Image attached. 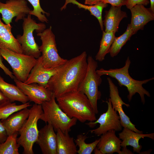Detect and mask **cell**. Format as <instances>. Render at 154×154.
<instances>
[{
    "instance_id": "obj_33",
    "label": "cell",
    "mask_w": 154,
    "mask_h": 154,
    "mask_svg": "<svg viewBox=\"0 0 154 154\" xmlns=\"http://www.w3.org/2000/svg\"><path fill=\"white\" fill-rule=\"evenodd\" d=\"M2 57L0 53V68L3 70L6 75L8 76L11 79H14L15 78V76L13 72L10 71L3 64L2 62Z\"/></svg>"
},
{
    "instance_id": "obj_22",
    "label": "cell",
    "mask_w": 154,
    "mask_h": 154,
    "mask_svg": "<svg viewBox=\"0 0 154 154\" xmlns=\"http://www.w3.org/2000/svg\"><path fill=\"white\" fill-rule=\"evenodd\" d=\"M56 132L57 154H77V146L73 137L68 133H64L59 129Z\"/></svg>"
},
{
    "instance_id": "obj_7",
    "label": "cell",
    "mask_w": 154,
    "mask_h": 154,
    "mask_svg": "<svg viewBox=\"0 0 154 154\" xmlns=\"http://www.w3.org/2000/svg\"><path fill=\"white\" fill-rule=\"evenodd\" d=\"M23 20V34L17 35L16 38L21 45L23 54L37 59L41 56V53L35 41L33 32H41L46 29V25L43 23H37L30 14Z\"/></svg>"
},
{
    "instance_id": "obj_16",
    "label": "cell",
    "mask_w": 154,
    "mask_h": 154,
    "mask_svg": "<svg viewBox=\"0 0 154 154\" xmlns=\"http://www.w3.org/2000/svg\"><path fill=\"white\" fill-rule=\"evenodd\" d=\"M131 18L130 25L133 34L143 29L149 22L154 19V13L142 5H137L130 9Z\"/></svg>"
},
{
    "instance_id": "obj_19",
    "label": "cell",
    "mask_w": 154,
    "mask_h": 154,
    "mask_svg": "<svg viewBox=\"0 0 154 154\" xmlns=\"http://www.w3.org/2000/svg\"><path fill=\"white\" fill-rule=\"evenodd\" d=\"M119 138L121 140V147L130 146L133 147V151L138 153H140L142 146L139 141L142 138L147 137L154 139V133L143 134L136 133L128 128H123L122 131L119 133Z\"/></svg>"
},
{
    "instance_id": "obj_38",
    "label": "cell",
    "mask_w": 154,
    "mask_h": 154,
    "mask_svg": "<svg viewBox=\"0 0 154 154\" xmlns=\"http://www.w3.org/2000/svg\"><path fill=\"white\" fill-rule=\"evenodd\" d=\"M150 6L149 8L154 13V0H150Z\"/></svg>"
},
{
    "instance_id": "obj_3",
    "label": "cell",
    "mask_w": 154,
    "mask_h": 154,
    "mask_svg": "<svg viewBox=\"0 0 154 154\" xmlns=\"http://www.w3.org/2000/svg\"><path fill=\"white\" fill-rule=\"evenodd\" d=\"M131 63V61L128 56L124 66L121 68L110 69L108 70L102 68L96 70V72L101 76L106 75L114 78L117 80L118 84L120 86L126 87L129 93L127 98L129 102L131 101L133 96L137 93L140 97L141 102L144 104L145 103V95L149 97H150L151 95L149 92L143 87V85L153 80L154 78L142 80L133 79L130 76L129 73Z\"/></svg>"
},
{
    "instance_id": "obj_15",
    "label": "cell",
    "mask_w": 154,
    "mask_h": 154,
    "mask_svg": "<svg viewBox=\"0 0 154 154\" xmlns=\"http://www.w3.org/2000/svg\"><path fill=\"white\" fill-rule=\"evenodd\" d=\"M53 127L48 123L39 130L36 142L43 154H57L56 135Z\"/></svg>"
},
{
    "instance_id": "obj_12",
    "label": "cell",
    "mask_w": 154,
    "mask_h": 154,
    "mask_svg": "<svg viewBox=\"0 0 154 154\" xmlns=\"http://www.w3.org/2000/svg\"><path fill=\"white\" fill-rule=\"evenodd\" d=\"M107 80L109 86V98L112 107L119 113L122 127L128 128L136 133H143L142 131L136 128L135 125L131 121L129 118L123 110V105H125L128 108L130 106L129 105L125 103L122 100L119 95L117 86L113 83L110 78L108 77Z\"/></svg>"
},
{
    "instance_id": "obj_24",
    "label": "cell",
    "mask_w": 154,
    "mask_h": 154,
    "mask_svg": "<svg viewBox=\"0 0 154 154\" xmlns=\"http://www.w3.org/2000/svg\"><path fill=\"white\" fill-rule=\"evenodd\" d=\"M70 3L77 5L79 8H83L89 11L91 15L94 16L98 19L101 29L102 31H103L102 13L104 8L108 6V4L100 1L95 5H88L81 3L76 0H65L64 5L60 8L61 11L65 9L67 5Z\"/></svg>"
},
{
    "instance_id": "obj_2",
    "label": "cell",
    "mask_w": 154,
    "mask_h": 154,
    "mask_svg": "<svg viewBox=\"0 0 154 154\" xmlns=\"http://www.w3.org/2000/svg\"><path fill=\"white\" fill-rule=\"evenodd\" d=\"M59 107L70 118L84 123L96 119V114L87 96L78 90L65 94L56 98Z\"/></svg>"
},
{
    "instance_id": "obj_25",
    "label": "cell",
    "mask_w": 154,
    "mask_h": 154,
    "mask_svg": "<svg viewBox=\"0 0 154 154\" xmlns=\"http://www.w3.org/2000/svg\"><path fill=\"white\" fill-rule=\"evenodd\" d=\"M115 34L112 32L103 31L99 49L95 56L96 60L102 62L105 59L106 55L109 53L110 47L116 37Z\"/></svg>"
},
{
    "instance_id": "obj_23",
    "label": "cell",
    "mask_w": 154,
    "mask_h": 154,
    "mask_svg": "<svg viewBox=\"0 0 154 154\" xmlns=\"http://www.w3.org/2000/svg\"><path fill=\"white\" fill-rule=\"evenodd\" d=\"M0 90L11 102L17 101L24 104L29 101L27 96L16 85L6 82L0 75Z\"/></svg>"
},
{
    "instance_id": "obj_29",
    "label": "cell",
    "mask_w": 154,
    "mask_h": 154,
    "mask_svg": "<svg viewBox=\"0 0 154 154\" xmlns=\"http://www.w3.org/2000/svg\"><path fill=\"white\" fill-rule=\"evenodd\" d=\"M31 106L28 102L20 105L13 102L5 104L0 107V120L4 119L13 113Z\"/></svg>"
},
{
    "instance_id": "obj_30",
    "label": "cell",
    "mask_w": 154,
    "mask_h": 154,
    "mask_svg": "<svg viewBox=\"0 0 154 154\" xmlns=\"http://www.w3.org/2000/svg\"><path fill=\"white\" fill-rule=\"evenodd\" d=\"M27 0L31 5L33 8L29 14L37 17L38 19L42 23H48V20L45 14L48 16L50 14L45 11L42 8L40 4V0Z\"/></svg>"
},
{
    "instance_id": "obj_8",
    "label": "cell",
    "mask_w": 154,
    "mask_h": 154,
    "mask_svg": "<svg viewBox=\"0 0 154 154\" xmlns=\"http://www.w3.org/2000/svg\"><path fill=\"white\" fill-rule=\"evenodd\" d=\"M37 35L40 37L42 42L39 49L44 67L50 68L59 67L67 61V60L62 58L59 55L55 36L51 26L42 32L37 33Z\"/></svg>"
},
{
    "instance_id": "obj_6",
    "label": "cell",
    "mask_w": 154,
    "mask_h": 154,
    "mask_svg": "<svg viewBox=\"0 0 154 154\" xmlns=\"http://www.w3.org/2000/svg\"><path fill=\"white\" fill-rule=\"evenodd\" d=\"M88 66L84 77L77 90L85 94L88 99L96 114L98 113V101L101 98V93L98 90L102 80L96 72L97 62L90 56L87 58Z\"/></svg>"
},
{
    "instance_id": "obj_18",
    "label": "cell",
    "mask_w": 154,
    "mask_h": 154,
    "mask_svg": "<svg viewBox=\"0 0 154 154\" xmlns=\"http://www.w3.org/2000/svg\"><path fill=\"white\" fill-rule=\"evenodd\" d=\"M30 109L26 108L14 113L7 118L1 120L8 135L18 133L28 118Z\"/></svg>"
},
{
    "instance_id": "obj_5",
    "label": "cell",
    "mask_w": 154,
    "mask_h": 154,
    "mask_svg": "<svg viewBox=\"0 0 154 154\" xmlns=\"http://www.w3.org/2000/svg\"><path fill=\"white\" fill-rule=\"evenodd\" d=\"M43 112L40 119L50 124L55 131L60 129L64 133H69L76 123L77 120L69 117L60 108L53 95L51 100L41 104Z\"/></svg>"
},
{
    "instance_id": "obj_34",
    "label": "cell",
    "mask_w": 154,
    "mask_h": 154,
    "mask_svg": "<svg viewBox=\"0 0 154 154\" xmlns=\"http://www.w3.org/2000/svg\"><path fill=\"white\" fill-rule=\"evenodd\" d=\"M8 135L1 121H0V143L5 142L7 139Z\"/></svg>"
},
{
    "instance_id": "obj_31",
    "label": "cell",
    "mask_w": 154,
    "mask_h": 154,
    "mask_svg": "<svg viewBox=\"0 0 154 154\" xmlns=\"http://www.w3.org/2000/svg\"><path fill=\"white\" fill-rule=\"evenodd\" d=\"M149 3V0H127L125 5L127 8L130 9L137 5H142L146 6Z\"/></svg>"
},
{
    "instance_id": "obj_11",
    "label": "cell",
    "mask_w": 154,
    "mask_h": 154,
    "mask_svg": "<svg viewBox=\"0 0 154 154\" xmlns=\"http://www.w3.org/2000/svg\"><path fill=\"white\" fill-rule=\"evenodd\" d=\"M31 10L26 0H8L5 3L0 1V13L6 24H11L15 17V22L23 20Z\"/></svg>"
},
{
    "instance_id": "obj_9",
    "label": "cell",
    "mask_w": 154,
    "mask_h": 154,
    "mask_svg": "<svg viewBox=\"0 0 154 154\" xmlns=\"http://www.w3.org/2000/svg\"><path fill=\"white\" fill-rule=\"evenodd\" d=\"M0 53L11 66L15 78L25 82L35 65L37 59L5 48H0Z\"/></svg>"
},
{
    "instance_id": "obj_28",
    "label": "cell",
    "mask_w": 154,
    "mask_h": 154,
    "mask_svg": "<svg viewBox=\"0 0 154 154\" xmlns=\"http://www.w3.org/2000/svg\"><path fill=\"white\" fill-rule=\"evenodd\" d=\"M88 137L86 134H79L77 135L74 142L78 149L77 153L78 154H91L96 147L99 141V139L89 143L85 142V141Z\"/></svg>"
},
{
    "instance_id": "obj_14",
    "label": "cell",
    "mask_w": 154,
    "mask_h": 154,
    "mask_svg": "<svg viewBox=\"0 0 154 154\" xmlns=\"http://www.w3.org/2000/svg\"><path fill=\"white\" fill-rule=\"evenodd\" d=\"M60 66L50 68L44 67L41 56L37 59L35 65L24 83L28 84L35 83L45 87L50 79L56 74Z\"/></svg>"
},
{
    "instance_id": "obj_20",
    "label": "cell",
    "mask_w": 154,
    "mask_h": 154,
    "mask_svg": "<svg viewBox=\"0 0 154 154\" xmlns=\"http://www.w3.org/2000/svg\"><path fill=\"white\" fill-rule=\"evenodd\" d=\"M12 28L11 24L4 23L0 17V48H5L23 53L21 44L11 32Z\"/></svg>"
},
{
    "instance_id": "obj_17",
    "label": "cell",
    "mask_w": 154,
    "mask_h": 154,
    "mask_svg": "<svg viewBox=\"0 0 154 154\" xmlns=\"http://www.w3.org/2000/svg\"><path fill=\"white\" fill-rule=\"evenodd\" d=\"M116 131H108L101 135L96 147L102 154H120L121 141L116 134Z\"/></svg>"
},
{
    "instance_id": "obj_35",
    "label": "cell",
    "mask_w": 154,
    "mask_h": 154,
    "mask_svg": "<svg viewBox=\"0 0 154 154\" xmlns=\"http://www.w3.org/2000/svg\"><path fill=\"white\" fill-rule=\"evenodd\" d=\"M11 102L9 99L0 90V107Z\"/></svg>"
},
{
    "instance_id": "obj_1",
    "label": "cell",
    "mask_w": 154,
    "mask_h": 154,
    "mask_svg": "<svg viewBox=\"0 0 154 154\" xmlns=\"http://www.w3.org/2000/svg\"><path fill=\"white\" fill-rule=\"evenodd\" d=\"M87 54L84 51L61 66L50 79L45 87L55 98L66 93L77 90L86 75L88 66Z\"/></svg>"
},
{
    "instance_id": "obj_13",
    "label": "cell",
    "mask_w": 154,
    "mask_h": 154,
    "mask_svg": "<svg viewBox=\"0 0 154 154\" xmlns=\"http://www.w3.org/2000/svg\"><path fill=\"white\" fill-rule=\"evenodd\" d=\"M16 85L28 97L29 100L35 104L41 105L51 100L53 93L45 87L34 83L27 84L14 78Z\"/></svg>"
},
{
    "instance_id": "obj_4",
    "label": "cell",
    "mask_w": 154,
    "mask_h": 154,
    "mask_svg": "<svg viewBox=\"0 0 154 154\" xmlns=\"http://www.w3.org/2000/svg\"><path fill=\"white\" fill-rule=\"evenodd\" d=\"M41 105L35 104L30 109L29 116L19 133L17 143L23 148V154H33V147L37 140L39 130L37 122L43 113Z\"/></svg>"
},
{
    "instance_id": "obj_27",
    "label": "cell",
    "mask_w": 154,
    "mask_h": 154,
    "mask_svg": "<svg viewBox=\"0 0 154 154\" xmlns=\"http://www.w3.org/2000/svg\"><path fill=\"white\" fill-rule=\"evenodd\" d=\"M18 134L8 135L5 142L0 143V154H19L20 145L17 142Z\"/></svg>"
},
{
    "instance_id": "obj_21",
    "label": "cell",
    "mask_w": 154,
    "mask_h": 154,
    "mask_svg": "<svg viewBox=\"0 0 154 154\" xmlns=\"http://www.w3.org/2000/svg\"><path fill=\"white\" fill-rule=\"evenodd\" d=\"M121 7L111 6L108 11H106L103 21L106 32L118 31L119 23L121 20L127 17L126 12L121 10Z\"/></svg>"
},
{
    "instance_id": "obj_37",
    "label": "cell",
    "mask_w": 154,
    "mask_h": 154,
    "mask_svg": "<svg viewBox=\"0 0 154 154\" xmlns=\"http://www.w3.org/2000/svg\"><path fill=\"white\" fill-rule=\"evenodd\" d=\"M123 147L122 151H121L120 154H133L131 151L127 148L126 147Z\"/></svg>"
},
{
    "instance_id": "obj_39",
    "label": "cell",
    "mask_w": 154,
    "mask_h": 154,
    "mask_svg": "<svg viewBox=\"0 0 154 154\" xmlns=\"http://www.w3.org/2000/svg\"><path fill=\"white\" fill-rule=\"evenodd\" d=\"M94 153L95 154H102L101 151L96 147L94 150Z\"/></svg>"
},
{
    "instance_id": "obj_36",
    "label": "cell",
    "mask_w": 154,
    "mask_h": 154,
    "mask_svg": "<svg viewBox=\"0 0 154 154\" xmlns=\"http://www.w3.org/2000/svg\"><path fill=\"white\" fill-rule=\"evenodd\" d=\"M100 0H85L84 4L89 5H95L99 2Z\"/></svg>"
},
{
    "instance_id": "obj_32",
    "label": "cell",
    "mask_w": 154,
    "mask_h": 154,
    "mask_svg": "<svg viewBox=\"0 0 154 154\" xmlns=\"http://www.w3.org/2000/svg\"><path fill=\"white\" fill-rule=\"evenodd\" d=\"M127 0H100L105 3H109L111 6L121 7L123 5H125Z\"/></svg>"
},
{
    "instance_id": "obj_10",
    "label": "cell",
    "mask_w": 154,
    "mask_h": 154,
    "mask_svg": "<svg viewBox=\"0 0 154 154\" xmlns=\"http://www.w3.org/2000/svg\"><path fill=\"white\" fill-rule=\"evenodd\" d=\"M106 102L108 105L107 111L101 114L95 121H89L86 123L91 128L94 127L98 123L100 124L98 127L89 131L91 133L97 136H101L110 131H120L122 129L120 117L117 112L112 107L110 98Z\"/></svg>"
},
{
    "instance_id": "obj_26",
    "label": "cell",
    "mask_w": 154,
    "mask_h": 154,
    "mask_svg": "<svg viewBox=\"0 0 154 154\" xmlns=\"http://www.w3.org/2000/svg\"><path fill=\"white\" fill-rule=\"evenodd\" d=\"M133 35L130 24H129L126 30L122 35L119 37H115L110 49L109 53L110 56L114 57L117 56L123 46Z\"/></svg>"
}]
</instances>
